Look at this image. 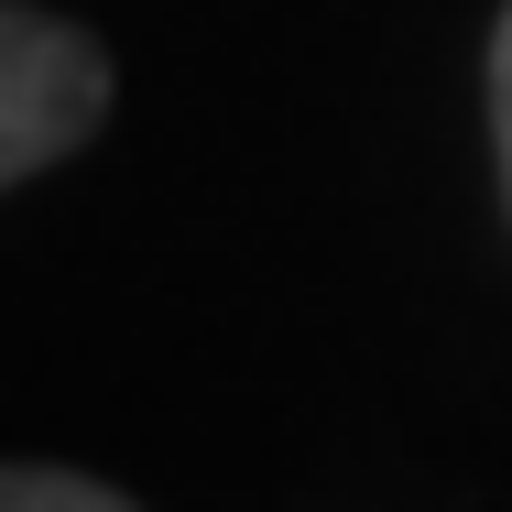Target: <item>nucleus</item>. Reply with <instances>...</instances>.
Listing matches in <instances>:
<instances>
[{
	"label": "nucleus",
	"instance_id": "nucleus-2",
	"mask_svg": "<svg viewBox=\"0 0 512 512\" xmlns=\"http://www.w3.org/2000/svg\"><path fill=\"white\" fill-rule=\"evenodd\" d=\"M0 512H120V491L88 469H0Z\"/></svg>",
	"mask_w": 512,
	"mask_h": 512
},
{
	"label": "nucleus",
	"instance_id": "nucleus-3",
	"mask_svg": "<svg viewBox=\"0 0 512 512\" xmlns=\"http://www.w3.org/2000/svg\"><path fill=\"white\" fill-rule=\"evenodd\" d=\"M491 131H502V186H512V11L491 33Z\"/></svg>",
	"mask_w": 512,
	"mask_h": 512
},
{
	"label": "nucleus",
	"instance_id": "nucleus-1",
	"mask_svg": "<svg viewBox=\"0 0 512 512\" xmlns=\"http://www.w3.org/2000/svg\"><path fill=\"white\" fill-rule=\"evenodd\" d=\"M99 120H109V55L77 22L0 0V186H22L55 153H77Z\"/></svg>",
	"mask_w": 512,
	"mask_h": 512
}]
</instances>
